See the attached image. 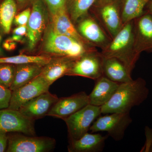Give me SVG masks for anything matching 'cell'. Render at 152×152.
Wrapping results in <instances>:
<instances>
[{
    "mask_svg": "<svg viewBox=\"0 0 152 152\" xmlns=\"http://www.w3.org/2000/svg\"><path fill=\"white\" fill-rule=\"evenodd\" d=\"M31 10L29 8L26 9L21 12L15 16L14 20V23L18 26L27 25Z\"/></svg>",
    "mask_w": 152,
    "mask_h": 152,
    "instance_id": "f1b7e54d",
    "label": "cell"
},
{
    "mask_svg": "<svg viewBox=\"0 0 152 152\" xmlns=\"http://www.w3.org/2000/svg\"><path fill=\"white\" fill-rule=\"evenodd\" d=\"M10 39L14 42H20L22 41V39H23V37L13 34V35L12 36V37L10 38Z\"/></svg>",
    "mask_w": 152,
    "mask_h": 152,
    "instance_id": "d6a6232c",
    "label": "cell"
},
{
    "mask_svg": "<svg viewBox=\"0 0 152 152\" xmlns=\"http://www.w3.org/2000/svg\"><path fill=\"white\" fill-rule=\"evenodd\" d=\"M129 113H113L99 116L90 128L91 133L106 132L116 141L121 140L125 132L132 124Z\"/></svg>",
    "mask_w": 152,
    "mask_h": 152,
    "instance_id": "8992f818",
    "label": "cell"
},
{
    "mask_svg": "<svg viewBox=\"0 0 152 152\" xmlns=\"http://www.w3.org/2000/svg\"><path fill=\"white\" fill-rule=\"evenodd\" d=\"M12 94L10 88L0 85V110L8 108Z\"/></svg>",
    "mask_w": 152,
    "mask_h": 152,
    "instance_id": "83f0119b",
    "label": "cell"
},
{
    "mask_svg": "<svg viewBox=\"0 0 152 152\" xmlns=\"http://www.w3.org/2000/svg\"><path fill=\"white\" fill-rule=\"evenodd\" d=\"M104 57L97 50L77 59L66 75L80 76L96 80L102 76Z\"/></svg>",
    "mask_w": 152,
    "mask_h": 152,
    "instance_id": "52a82bcc",
    "label": "cell"
},
{
    "mask_svg": "<svg viewBox=\"0 0 152 152\" xmlns=\"http://www.w3.org/2000/svg\"><path fill=\"white\" fill-rule=\"evenodd\" d=\"M149 94L146 82L139 78L120 84L111 99L101 107L102 114L129 113L133 107L140 105Z\"/></svg>",
    "mask_w": 152,
    "mask_h": 152,
    "instance_id": "6da1fadb",
    "label": "cell"
},
{
    "mask_svg": "<svg viewBox=\"0 0 152 152\" xmlns=\"http://www.w3.org/2000/svg\"><path fill=\"white\" fill-rule=\"evenodd\" d=\"M150 0H125L121 9L123 24L133 20L143 14L144 9Z\"/></svg>",
    "mask_w": 152,
    "mask_h": 152,
    "instance_id": "603a6c76",
    "label": "cell"
},
{
    "mask_svg": "<svg viewBox=\"0 0 152 152\" xmlns=\"http://www.w3.org/2000/svg\"><path fill=\"white\" fill-rule=\"evenodd\" d=\"M46 12L41 0H34L27 26L28 46L33 50L39 41L46 24Z\"/></svg>",
    "mask_w": 152,
    "mask_h": 152,
    "instance_id": "7c38bea8",
    "label": "cell"
},
{
    "mask_svg": "<svg viewBox=\"0 0 152 152\" xmlns=\"http://www.w3.org/2000/svg\"><path fill=\"white\" fill-rule=\"evenodd\" d=\"M101 114V107L89 104L64 120L69 141L78 140L88 133L95 120Z\"/></svg>",
    "mask_w": 152,
    "mask_h": 152,
    "instance_id": "5b68a950",
    "label": "cell"
},
{
    "mask_svg": "<svg viewBox=\"0 0 152 152\" xmlns=\"http://www.w3.org/2000/svg\"><path fill=\"white\" fill-rule=\"evenodd\" d=\"M79 21L77 30L90 45L102 50L110 42L111 39L95 17L88 16L87 14Z\"/></svg>",
    "mask_w": 152,
    "mask_h": 152,
    "instance_id": "30bf717a",
    "label": "cell"
},
{
    "mask_svg": "<svg viewBox=\"0 0 152 152\" xmlns=\"http://www.w3.org/2000/svg\"><path fill=\"white\" fill-rule=\"evenodd\" d=\"M97 0H71L69 12L73 22H77L88 14V11Z\"/></svg>",
    "mask_w": 152,
    "mask_h": 152,
    "instance_id": "d4e9b609",
    "label": "cell"
},
{
    "mask_svg": "<svg viewBox=\"0 0 152 152\" xmlns=\"http://www.w3.org/2000/svg\"><path fill=\"white\" fill-rule=\"evenodd\" d=\"M58 99L48 91L27 102L19 110L28 118L35 121L47 116Z\"/></svg>",
    "mask_w": 152,
    "mask_h": 152,
    "instance_id": "5bb4252c",
    "label": "cell"
},
{
    "mask_svg": "<svg viewBox=\"0 0 152 152\" xmlns=\"http://www.w3.org/2000/svg\"><path fill=\"white\" fill-rule=\"evenodd\" d=\"M7 145V133L0 132V152H6Z\"/></svg>",
    "mask_w": 152,
    "mask_h": 152,
    "instance_id": "f546056e",
    "label": "cell"
},
{
    "mask_svg": "<svg viewBox=\"0 0 152 152\" xmlns=\"http://www.w3.org/2000/svg\"><path fill=\"white\" fill-rule=\"evenodd\" d=\"M103 73L104 76L119 84L133 80L127 68L116 58L104 57Z\"/></svg>",
    "mask_w": 152,
    "mask_h": 152,
    "instance_id": "ffe728a7",
    "label": "cell"
},
{
    "mask_svg": "<svg viewBox=\"0 0 152 152\" xmlns=\"http://www.w3.org/2000/svg\"><path fill=\"white\" fill-rule=\"evenodd\" d=\"M34 122L24 116L19 110L8 108L0 110V132L35 136Z\"/></svg>",
    "mask_w": 152,
    "mask_h": 152,
    "instance_id": "ba28073f",
    "label": "cell"
},
{
    "mask_svg": "<svg viewBox=\"0 0 152 152\" xmlns=\"http://www.w3.org/2000/svg\"><path fill=\"white\" fill-rule=\"evenodd\" d=\"M50 86L40 74L26 84L12 91L8 108L19 110L27 102L48 91Z\"/></svg>",
    "mask_w": 152,
    "mask_h": 152,
    "instance_id": "9c48e42d",
    "label": "cell"
},
{
    "mask_svg": "<svg viewBox=\"0 0 152 152\" xmlns=\"http://www.w3.org/2000/svg\"><path fill=\"white\" fill-rule=\"evenodd\" d=\"M18 2L20 3H23V2H24L25 1H26V0H17Z\"/></svg>",
    "mask_w": 152,
    "mask_h": 152,
    "instance_id": "8d00e7d4",
    "label": "cell"
},
{
    "mask_svg": "<svg viewBox=\"0 0 152 152\" xmlns=\"http://www.w3.org/2000/svg\"><path fill=\"white\" fill-rule=\"evenodd\" d=\"M13 34L23 36L27 34V25L18 26L13 30Z\"/></svg>",
    "mask_w": 152,
    "mask_h": 152,
    "instance_id": "4dcf8cb0",
    "label": "cell"
},
{
    "mask_svg": "<svg viewBox=\"0 0 152 152\" xmlns=\"http://www.w3.org/2000/svg\"><path fill=\"white\" fill-rule=\"evenodd\" d=\"M76 60L66 57L52 58L50 62L44 66L41 75L51 86L57 80L66 75Z\"/></svg>",
    "mask_w": 152,
    "mask_h": 152,
    "instance_id": "d6986e66",
    "label": "cell"
},
{
    "mask_svg": "<svg viewBox=\"0 0 152 152\" xmlns=\"http://www.w3.org/2000/svg\"><path fill=\"white\" fill-rule=\"evenodd\" d=\"M115 1V0H99V4H102L110 3Z\"/></svg>",
    "mask_w": 152,
    "mask_h": 152,
    "instance_id": "e575fe53",
    "label": "cell"
},
{
    "mask_svg": "<svg viewBox=\"0 0 152 152\" xmlns=\"http://www.w3.org/2000/svg\"><path fill=\"white\" fill-rule=\"evenodd\" d=\"M2 41V35L0 34V56H3L4 53H3L2 49L1 47V44Z\"/></svg>",
    "mask_w": 152,
    "mask_h": 152,
    "instance_id": "d590c367",
    "label": "cell"
},
{
    "mask_svg": "<svg viewBox=\"0 0 152 152\" xmlns=\"http://www.w3.org/2000/svg\"><path fill=\"white\" fill-rule=\"evenodd\" d=\"M89 104L88 95L82 91L70 96L59 98L47 116L64 120Z\"/></svg>",
    "mask_w": 152,
    "mask_h": 152,
    "instance_id": "8fae6325",
    "label": "cell"
},
{
    "mask_svg": "<svg viewBox=\"0 0 152 152\" xmlns=\"http://www.w3.org/2000/svg\"><path fill=\"white\" fill-rule=\"evenodd\" d=\"M115 1L99 5L94 14L100 22L104 29L111 39H113L122 28L121 9Z\"/></svg>",
    "mask_w": 152,
    "mask_h": 152,
    "instance_id": "4fadbf2b",
    "label": "cell"
},
{
    "mask_svg": "<svg viewBox=\"0 0 152 152\" xmlns=\"http://www.w3.org/2000/svg\"><path fill=\"white\" fill-rule=\"evenodd\" d=\"M51 16V28L55 32L74 38L89 46L94 47L84 39L78 31L68 15L67 9L60 10Z\"/></svg>",
    "mask_w": 152,
    "mask_h": 152,
    "instance_id": "e0dca14e",
    "label": "cell"
},
{
    "mask_svg": "<svg viewBox=\"0 0 152 152\" xmlns=\"http://www.w3.org/2000/svg\"><path fill=\"white\" fill-rule=\"evenodd\" d=\"M101 53L104 58H115L120 60L132 73L140 55L135 49L134 20L123 26Z\"/></svg>",
    "mask_w": 152,
    "mask_h": 152,
    "instance_id": "7a4b0ae2",
    "label": "cell"
},
{
    "mask_svg": "<svg viewBox=\"0 0 152 152\" xmlns=\"http://www.w3.org/2000/svg\"><path fill=\"white\" fill-rule=\"evenodd\" d=\"M148 4L149 13L152 16V0H150L149 1L148 3Z\"/></svg>",
    "mask_w": 152,
    "mask_h": 152,
    "instance_id": "836d02e7",
    "label": "cell"
},
{
    "mask_svg": "<svg viewBox=\"0 0 152 152\" xmlns=\"http://www.w3.org/2000/svg\"><path fill=\"white\" fill-rule=\"evenodd\" d=\"M14 42H15L12 40L10 38L4 43L3 47L8 50H13L14 48H15L16 46V44Z\"/></svg>",
    "mask_w": 152,
    "mask_h": 152,
    "instance_id": "1f68e13d",
    "label": "cell"
},
{
    "mask_svg": "<svg viewBox=\"0 0 152 152\" xmlns=\"http://www.w3.org/2000/svg\"><path fill=\"white\" fill-rule=\"evenodd\" d=\"M7 152H48L54 150L56 142L53 138L36 137L21 133H7Z\"/></svg>",
    "mask_w": 152,
    "mask_h": 152,
    "instance_id": "277c9868",
    "label": "cell"
},
{
    "mask_svg": "<svg viewBox=\"0 0 152 152\" xmlns=\"http://www.w3.org/2000/svg\"><path fill=\"white\" fill-rule=\"evenodd\" d=\"M107 136L98 133H87L77 140L69 141V152H99L103 150Z\"/></svg>",
    "mask_w": 152,
    "mask_h": 152,
    "instance_id": "ac0fdd59",
    "label": "cell"
},
{
    "mask_svg": "<svg viewBox=\"0 0 152 152\" xmlns=\"http://www.w3.org/2000/svg\"><path fill=\"white\" fill-rule=\"evenodd\" d=\"M16 66L15 78L10 88L12 91L26 84L39 75L44 66L37 64H23Z\"/></svg>",
    "mask_w": 152,
    "mask_h": 152,
    "instance_id": "44dd1931",
    "label": "cell"
},
{
    "mask_svg": "<svg viewBox=\"0 0 152 152\" xmlns=\"http://www.w3.org/2000/svg\"><path fill=\"white\" fill-rule=\"evenodd\" d=\"M95 47L89 46L74 38L58 34L52 28L46 35L44 50L49 54L77 59L88 52L96 50Z\"/></svg>",
    "mask_w": 152,
    "mask_h": 152,
    "instance_id": "3957f363",
    "label": "cell"
},
{
    "mask_svg": "<svg viewBox=\"0 0 152 152\" xmlns=\"http://www.w3.org/2000/svg\"><path fill=\"white\" fill-rule=\"evenodd\" d=\"M49 55L28 56L20 55L11 57L0 56V63L19 65L27 64H37L45 66L51 59Z\"/></svg>",
    "mask_w": 152,
    "mask_h": 152,
    "instance_id": "cb8c5ba5",
    "label": "cell"
},
{
    "mask_svg": "<svg viewBox=\"0 0 152 152\" xmlns=\"http://www.w3.org/2000/svg\"><path fill=\"white\" fill-rule=\"evenodd\" d=\"M51 15L60 10L67 8L68 0H44Z\"/></svg>",
    "mask_w": 152,
    "mask_h": 152,
    "instance_id": "4316f807",
    "label": "cell"
},
{
    "mask_svg": "<svg viewBox=\"0 0 152 152\" xmlns=\"http://www.w3.org/2000/svg\"><path fill=\"white\" fill-rule=\"evenodd\" d=\"M16 66L12 64L0 63V85L7 88L13 82Z\"/></svg>",
    "mask_w": 152,
    "mask_h": 152,
    "instance_id": "484cf974",
    "label": "cell"
},
{
    "mask_svg": "<svg viewBox=\"0 0 152 152\" xmlns=\"http://www.w3.org/2000/svg\"><path fill=\"white\" fill-rule=\"evenodd\" d=\"M95 81L94 88L88 95L89 104L102 107L111 99L120 84L113 81L104 76Z\"/></svg>",
    "mask_w": 152,
    "mask_h": 152,
    "instance_id": "2e32d148",
    "label": "cell"
},
{
    "mask_svg": "<svg viewBox=\"0 0 152 152\" xmlns=\"http://www.w3.org/2000/svg\"><path fill=\"white\" fill-rule=\"evenodd\" d=\"M134 46L140 54L145 50L152 51V16L149 13L134 20Z\"/></svg>",
    "mask_w": 152,
    "mask_h": 152,
    "instance_id": "9a60e30c",
    "label": "cell"
},
{
    "mask_svg": "<svg viewBox=\"0 0 152 152\" xmlns=\"http://www.w3.org/2000/svg\"><path fill=\"white\" fill-rule=\"evenodd\" d=\"M17 10L15 0H4L0 4V34L1 35L8 34L10 32Z\"/></svg>",
    "mask_w": 152,
    "mask_h": 152,
    "instance_id": "7402d4cb",
    "label": "cell"
}]
</instances>
